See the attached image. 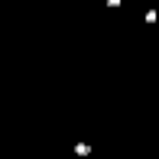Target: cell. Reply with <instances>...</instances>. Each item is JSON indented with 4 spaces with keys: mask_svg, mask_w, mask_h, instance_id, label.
<instances>
[{
    "mask_svg": "<svg viewBox=\"0 0 159 159\" xmlns=\"http://www.w3.org/2000/svg\"><path fill=\"white\" fill-rule=\"evenodd\" d=\"M75 156H91V146L88 143H75Z\"/></svg>",
    "mask_w": 159,
    "mask_h": 159,
    "instance_id": "1",
    "label": "cell"
}]
</instances>
